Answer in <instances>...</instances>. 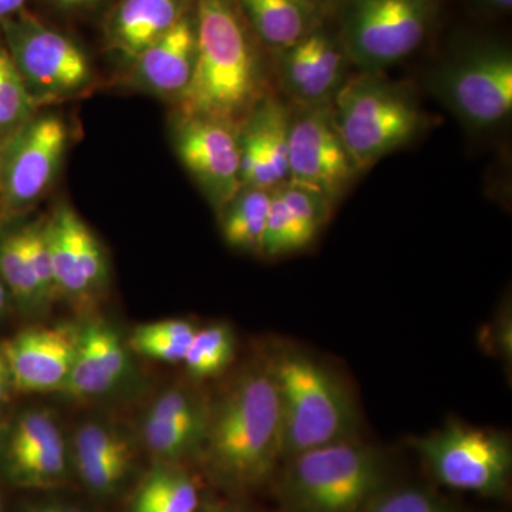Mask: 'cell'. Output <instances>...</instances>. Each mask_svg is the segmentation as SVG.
Wrapping results in <instances>:
<instances>
[{
	"mask_svg": "<svg viewBox=\"0 0 512 512\" xmlns=\"http://www.w3.org/2000/svg\"><path fill=\"white\" fill-rule=\"evenodd\" d=\"M198 493L190 477L173 468H156L141 485L131 512H197Z\"/></svg>",
	"mask_w": 512,
	"mask_h": 512,
	"instance_id": "cell-25",
	"label": "cell"
},
{
	"mask_svg": "<svg viewBox=\"0 0 512 512\" xmlns=\"http://www.w3.org/2000/svg\"><path fill=\"white\" fill-rule=\"evenodd\" d=\"M292 110L266 94L238 127L242 187L274 190L289 181Z\"/></svg>",
	"mask_w": 512,
	"mask_h": 512,
	"instance_id": "cell-16",
	"label": "cell"
},
{
	"mask_svg": "<svg viewBox=\"0 0 512 512\" xmlns=\"http://www.w3.org/2000/svg\"><path fill=\"white\" fill-rule=\"evenodd\" d=\"M194 6L195 0H116L104 18V47L127 67Z\"/></svg>",
	"mask_w": 512,
	"mask_h": 512,
	"instance_id": "cell-19",
	"label": "cell"
},
{
	"mask_svg": "<svg viewBox=\"0 0 512 512\" xmlns=\"http://www.w3.org/2000/svg\"><path fill=\"white\" fill-rule=\"evenodd\" d=\"M323 2H325L326 5L329 6V9L332 10V12H333V9H335L336 3H338L339 0H323Z\"/></svg>",
	"mask_w": 512,
	"mask_h": 512,
	"instance_id": "cell-39",
	"label": "cell"
},
{
	"mask_svg": "<svg viewBox=\"0 0 512 512\" xmlns=\"http://www.w3.org/2000/svg\"><path fill=\"white\" fill-rule=\"evenodd\" d=\"M60 114L40 110L0 153V222L19 220L56 181L69 147Z\"/></svg>",
	"mask_w": 512,
	"mask_h": 512,
	"instance_id": "cell-10",
	"label": "cell"
},
{
	"mask_svg": "<svg viewBox=\"0 0 512 512\" xmlns=\"http://www.w3.org/2000/svg\"><path fill=\"white\" fill-rule=\"evenodd\" d=\"M39 111L0 35V153Z\"/></svg>",
	"mask_w": 512,
	"mask_h": 512,
	"instance_id": "cell-26",
	"label": "cell"
},
{
	"mask_svg": "<svg viewBox=\"0 0 512 512\" xmlns=\"http://www.w3.org/2000/svg\"><path fill=\"white\" fill-rule=\"evenodd\" d=\"M0 349L16 390L60 392L76 356L77 332L63 326L26 329L6 340Z\"/></svg>",
	"mask_w": 512,
	"mask_h": 512,
	"instance_id": "cell-17",
	"label": "cell"
},
{
	"mask_svg": "<svg viewBox=\"0 0 512 512\" xmlns=\"http://www.w3.org/2000/svg\"><path fill=\"white\" fill-rule=\"evenodd\" d=\"M207 419L183 421L147 417L144 440L156 456L168 461L178 460L195 447H201Z\"/></svg>",
	"mask_w": 512,
	"mask_h": 512,
	"instance_id": "cell-29",
	"label": "cell"
},
{
	"mask_svg": "<svg viewBox=\"0 0 512 512\" xmlns=\"http://www.w3.org/2000/svg\"><path fill=\"white\" fill-rule=\"evenodd\" d=\"M134 453L126 437L101 424H86L74 440V461H116L133 464Z\"/></svg>",
	"mask_w": 512,
	"mask_h": 512,
	"instance_id": "cell-30",
	"label": "cell"
},
{
	"mask_svg": "<svg viewBox=\"0 0 512 512\" xmlns=\"http://www.w3.org/2000/svg\"><path fill=\"white\" fill-rule=\"evenodd\" d=\"M433 92L473 130L503 123L512 111V53L498 40H476L437 67Z\"/></svg>",
	"mask_w": 512,
	"mask_h": 512,
	"instance_id": "cell-8",
	"label": "cell"
},
{
	"mask_svg": "<svg viewBox=\"0 0 512 512\" xmlns=\"http://www.w3.org/2000/svg\"><path fill=\"white\" fill-rule=\"evenodd\" d=\"M50 9L67 16L92 15L99 10L109 9L116 0H42Z\"/></svg>",
	"mask_w": 512,
	"mask_h": 512,
	"instance_id": "cell-32",
	"label": "cell"
},
{
	"mask_svg": "<svg viewBox=\"0 0 512 512\" xmlns=\"http://www.w3.org/2000/svg\"><path fill=\"white\" fill-rule=\"evenodd\" d=\"M282 421V458L350 440L356 412L345 387L332 373L301 352L272 360Z\"/></svg>",
	"mask_w": 512,
	"mask_h": 512,
	"instance_id": "cell-4",
	"label": "cell"
},
{
	"mask_svg": "<svg viewBox=\"0 0 512 512\" xmlns=\"http://www.w3.org/2000/svg\"><path fill=\"white\" fill-rule=\"evenodd\" d=\"M271 56L279 83L296 106L332 103L349 79L352 64L332 18L295 45Z\"/></svg>",
	"mask_w": 512,
	"mask_h": 512,
	"instance_id": "cell-13",
	"label": "cell"
},
{
	"mask_svg": "<svg viewBox=\"0 0 512 512\" xmlns=\"http://www.w3.org/2000/svg\"><path fill=\"white\" fill-rule=\"evenodd\" d=\"M201 448L211 473L229 487H258L272 477L282 460V421L269 366L242 373L208 412Z\"/></svg>",
	"mask_w": 512,
	"mask_h": 512,
	"instance_id": "cell-2",
	"label": "cell"
},
{
	"mask_svg": "<svg viewBox=\"0 0 512 512\" xmlns=\"http://www.w3.org/2000/svg\"><path fill=\"white\" fill-rule=\"evenodd\" d=\"M286 461L279 483L285 512H365L386 488L380 454L352 440L313 448Z\"/></svg>",
	"mask_w": 512,
	"mask_h": 512,
	"instance_id": "cell-5",
	"label": "cell"
},
{
	"mask_svg": "<svg viewBox=\"0 0 512 512\" xmlns=\"http://www.w3.org/2000/svg\"><path fill=\"white\" fill-rule=\"evenodd\" d=\"M288 165V183L318 192L333 205L348 191L357 170L333 123L330 103L292 111Z\"/></svg>",
	"mask_w": 512,
	"mask_h": 512,
	"instance_id": "cell-11",
	"label": "cell"
},
{
	"mask_svg": "<svg viewBox=\"0 0 512 512\" xmlns=\"http://www.w3.org/2000/svg\"><path fill=\"white\" fill-rule=\"evenodd\" d=\"M0 279L22 308L47 306L26 245L25 222H0Z\"/></svg>",
	"mask_w": 512,
	"mask_h": 512,
	"instance_id": "cell-23",
	"label": "cell"
},
{
	"mask_svg": "<svg viewBox=\"0 0 512 512\" xmlns=\"http://www.w3.org/2000/svg\"><path fill=\"white\" fill-rule=\"evenodd\" d=\"M171 138L185 170L220 214L242 188L238 127L212 117L174 113Z\"/></svg>",
	"mask_w": 512,
	"mask_h": 512,
	"instance_id": "cell-12",
	"label": "cell"
},
{
	"mask_svg": "<svg viewBox=\"0 0 512 512\" xmlns=\"http://www.w3.org/2000/svg\"><path fill=\"white\" fill-rule=\"evenodd\" d=\"M198 59L190 89L174 113L241 126L268 93L266 50L237 0H195Z\"/></svg>",
	"mask_w": 512,
	"mask_h": 512,
	"instance_id": "cell-1",
	"label": "cell"
},
{
	"mask_svg": "<svg viewBox=\"0 0 512 512\" xmlns=\"http://www.w3.org/2000/svg\"><path fill=\"white\" fill-rule=\"evenodd\" d=\"M235 356V339L225 325L197 330L183 362L194 379H210L224 372Z\"/></svg>",
	"mask_w": 512,
	"mask_h": 512,
	"instance_id": "cell-28",
	"label": "cell"
},
{
	"mask_svg": "<svg viewBox=\"0 0 512 512\" xmlns=\"http://www.w3.org/2000/svg\"><path fill=\"white\" fill-rule=\"evenodd\" d=\"M365 512H453L437 495L419 487L384 490Z\"/></svg>",
	"mask_w": 512,
	"mask_h": 512,
	"instance_id": "cell-31",
	"label": "cell"
},
{
	"mask_svg": "<svg viewBox=\"0 0 512 512\" xmlns=\"http://www.w3.org/2000/svg\"><path fill=\"white\" fill-rule=\"evenodd\" d=\"M202 512H238V511L234 510V508L214 507V505H211V507L205 508V510Z\"/></svg>",
	"mask_w": 512,
	"mask_h": 512,
	"instance_id": "cell-38",
	"label": "cell"
},
{
	"mask_svg": "<svg viewBox=\"0 0 512 512\" xmlns=\"http://www.w3.org/2000/svg\"><path fill=\"white\" fill-rule=\"evenodd\" d=\"M45 231L57 293L79 305L92 303L109 284V266L99 239L64 202L45 220Z\"/></svg>",
	"mask_w": 512,
	"mask_h": 512,
	"instance_id": "cell-14",
	"label": "cell"
},
{
	"mask_svg": "<svg viewBox=\"0 0 512 512\" xmlns=\"http://www.w3.org/2000/svg\"><path fill=\"white\" fill-rule=\"evenodd\" d=\"M9 292L8 289H6V286L3 285L2 279H0V313L5 311L6 305H8L9 302Z\"/></svg>",
	"mask_w": 512,
	"mask_h": 512,
	"instance_id": "cell-37",
	"label": "cell"
},
{
	"mask_svg": "<svg viewBox=\"0 0 512 512\" xmlns=\"http://www.w3.org/2000/svg\"><path fill=\"white\" fill-rule=\"evenodd\" d=\"M335 205L318 192L292 183L271 191L262 254L281 256L312 244L328 222Z\"/></svg>",
	"mask_w": 512,
	"mask_h": 512,
	"instance_id": "cell-20",
	"label": "cell"
},
{
	"mask_svg": "<svg viewBox=\"0 0 512 512\" xmlns=\"http://www.w3.org/2000/svg\"><path fill=\"white\" fill-rule=\"evenodd\" d=\"M198 59L195 6L167 35L140 53L124 72L128 89L175 104L190 89Z\"/></svg>",
	"mask_w": 512,
	"mask_h": 512,
	"instance_id": "cell-15",
	"label": "cell"
},
{
	"mask_svg": "<svg viewBox=\"0 0 512 512\" xmlns=\"http://www.w3.org/2000/svg\"><path fill=\"white\" fill-rule=\"evenodd\" d=\"M271 208V190L242 187L220 212L222 235L229 247L261 252Z\"/></svg>",
	"mask_w": 512,
	"mask_h": 512,
	"instance_id": "cell-24",
	"label": "cell"
},
{
	"mask_svg": "<svg viewBox=\"0 0 512 512\" xmlns=\"http://www.w3.org/2000/svg\"><path fill=\"white\" fill-rule=\"evenodd\" d=\"M330 109L357 173L412 143L427 126L413 90L384 73L349 76Z\"/></svg>",
	"mask_w": 512,
	"mask_h": 512,
	"instance_id": "cell-3",
	"label": "cell"
},
{
	"mask_svg": "<svg viewBox=\"0 0 512 512\" xmlns=\"http://www.w3.org/2000/svg\"><path fill=\"white\" fill-rule=\"evenodd\" d=\"M440 10L441 0H339L332 20L350 63L383 73L426 42Z\"/></svg>",
	"mask_w": 512,
	"mask_h": 512,
	"instance_id": "cell-6",
	"label": "cell"
},
{
	"mask_svg": "<svg viewBox=\"0 0 512 512\" xmlns=\"http://www.w3.org/2000/svg\"><path fill=\"white\" fill-rule=\"evenodd\" d=\"M242 16L272 55L295 45L332 18L323 0H237Z\"/></svg>",
	"mask_w": 512,
	"mask_h": 512,
	"instance_id": "cell-22",
	"label": "cell"
},
{
	"mask_svg": "<svg viewBox=\"0 0 512 512\" xmlns=\"http://www.w3.org/2000/svg\"><path fill=\"white\" fill-rule=\"evenodd\" d=\"M0 35L37 109L92 92L96 69L72 36L23 9L0 20Z\"/></svg>",
	"mask_w": 512,
	"mask_h": 512,
	"instance_id": "cell-7",
	"label": "cell"
},
{
	"mask_svg": "<svg viewBox=\"0 0 512 512\" xmlns=\"http://www.w3.org/2000/svg\"><path fill=\"white\" fill-rule=\"evenodd\" d=\"M0 512H2V511H0Z\"/></svg>",
	"mask_w": 512,
	"mask_h": 512,
	"instance_id": "cell-40",
	"label": "cell"
},
{
	"mask_svg": "<svg viewBox=\"0 0 512 512\" xmlns=\"http://www.w3.org/2000/svg\"><path fill=\"white\" fill-rule=\"evenodd\" d=\"M10 476L26 487L49 488L66 477L67 454L62 431L52 414H23L13 427L6 448Z\"/></svg>",
	"mask_w": 512,
	"mask_h": 512,
	"instance_id": "cell-18",
	"label": "cell"
},
{
	"mask_svg": "<svg viewBox=\"0 0 512 512\" xmlns=\"http://www.w3.org/2000/svg\"><path fill=\"white\" fill-rule=\"evenodd\" d=\"M197 329L187 320L171 319L138 326L131 336L137 355L160 362H183Z\"/></svg>",
	"mask_w": 512,
	"mask_h": 512,
	"instance_id": "cell-27",
	"label": "cell"
},
{
	"mask_svg": "<svg viewBox=\"0 0 512 512\" xmlns=\"http://www.w3.org/2000/svg\"><path fill=\"white\" fill-rule=\"evenodd\" d=\"M481 8L490 10L495 13L510 12L512 0H476Z\"/></svg>",
	"mask_w": 512,
	"mask_h": 512,
	"instance_id": "cell-35",
	"label": "cell"
},
{
	"mask_svg": "<svg viewBox=\"0 0 512 512\" xmlns=\"http://www.w3.org/2000/svg\"><path fill=\"white\" fill-rule=\"evenodd\" d=\"M12 379H10L8 363L0 349V404L9 399L10 389H12Z\"/></svg>",
	"mask_w": 512,
	"mask_h": 512,
	"instance_id": "cell-33",
	"label": "cell"
},
{
	"mask_svg": "<svg viewBox=\"0 0 512 512\" xmlns=\"http://www.w3.org/2000/svg\"><path fill=\"white\" fill-rule=\"evenodd\" d=\"M29 0H0V20L12 18L26 9Z\"/></svg>",
	"mask_w": 512,
	"mask_h": 512,
	"instance_id": "cell-34",
	"label": "cell"
},
{
	"mask_svg": "<svg viewBox=\"0 0 512 512\" xmlns=\"http://www.w3.org/2000/svg\"><path fill=\"white\" fill-rule=\"evenodd\" d=\"M431 473L446 487L501 497L508 491L512 470L510 440L497 431L448 424L413 441Z\"/></svg>",
	"mask_w": 512,
	"mask_h": 512,
	"instance_id": "cell-9",
	"label": "cell"
},
{
	"mask_svg": "<svg viewBox=\"0 0 512 512\" xmlns=\"http://www.w3.org/2000/svg\"><path fill=\"white\" fill-rule=\"evenodd\" d=\"M127 352L109 326L93 322L77 332V350L62 392L74 397L109 393L127 372Z\"/></svg>",
	"mask_w": 512,
	"mask_h": 512,
	"instance_id": "cell-21",
	"label": "cell"
},
{
	"mask_svg": "<svg viewBox=\"0 0 512 512\" xmlns=\"http://www.w3.org/2000/svg\"><path fill=\"white\" fill-rule=\"evenodd\" d=\"M29 512H82L73 507H66V505H45V507H37L35 510Z\"/></svg>",
	"mask_w": 512,
	"mask_h": 512,
	"instance_id": "cell-36",
	"label": "cell"
}]
</instances>
